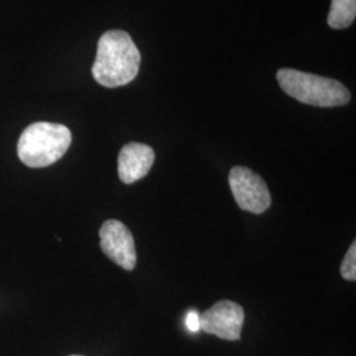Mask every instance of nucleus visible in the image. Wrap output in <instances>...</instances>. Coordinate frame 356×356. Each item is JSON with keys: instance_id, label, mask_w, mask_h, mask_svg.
Segmentation results:
<instances>
[{"instance_id": "obj_1", "label": "nucleus", "mask_w": 356, "mask_h": 356, "mask_svg": "<svg viewBox=\"0 0 356 356\" xmlns=\"http://www.w3.org/2000/svg\"><path fill=\"white\" fill-rule=\"evenodd\" d=\"M140 63V51L127 32L107 31L98 41L92 76L104 88L124 86L136 78Z\"/></svg>"}, {"instance_id": "obj_2", "label": "nucleus", "mask_w": 356, "mask_h": 356, "mask_svg": "<svg viewBox=\"0 0 356 356\" xmlns=\"http://www.w3.org/2000/svg\"><path fill=\"white\" fill-rule=\"evenodd\" d=\"M72 144L70 129L48 122H38L24 129L17 143V154L29 168H45L57 163Z\"/></svg>"}, {"instance_id": "obj_3", "label": "nucleus", "mask_w": 356, "mask_h": 356, "mask_svg": "<svg viewBox=\"0 0 356 356\" xmlns=\"http://www.w3.org/2000/svg\"><path fill=\"white\" fill-rule=\"evenodd\" d=\"M285 94L316 107H339L350 102L348 89L337 79L316 76L296 69H280L276 74Z\"/></svg>"}, {"instance_id": "obj_4", "label": "nucleus", "mask_w": 356, "mask_h": 356, "mask_svg": "<svg viewBox=\"0 0 356 356\" xmlns=\"http://www.w3.org/2000/svg\"><path fill=\"white\" fill-rule=\"evenodd\" d=\"M229 182L235 202L244 211L261 214L269 209L272 200L267 184L250 168L234 166Z\"/></svg>"}, {"instance_id": "obj_5", "label": "nucleus", "mask_w": 356, "mask_h": 356, "mask_svg": "<svg viewBox=\"0 0 356 356\" xmlns=\"http://www.w3.org/2000/svg\"><path fill=\"white\" fill-rule=\"evenodd\" d=\"M244 323V310L238 302L222 300L200 316V330L226 341H239Z\"/></svg>"}, {"instance_id": "obj_6", "label": "nucleus", "mask_w": 356, "mask_h": 356, "mask_svg": "<svg viewBox=\"0 0 356 356\" xmlns=\"http://www.w3.org/2000/svg\"><path fill=\"white\" fill-rule=\"evenodd\" d=\"M103 254L116 266L132 270L138 263L135 241L127 226L119 220H106L99 229Z\"/></svg>"}, {"instance_id": "obj_7", "label": "nucleus", "mask_w": 356, "mask_h": 356, "mask_svg": "<svg viewBox=\"0 0 356 356\" xmlns=\"http://www.w3.org/2000/svg\"><path fill=\"white\" fill-rule=\"evenodd\" d=\"M154 163V151L143 143H128L118 157V175L124 184L145 177Z\"/></svg>"}, {"instance_id": "obj_8", "label": "nucleus", "mask_w": 356, "mask_h": 356, "mask_svg": "<svg viewBox=\"0 0 356 356\" xmlns=\"http://www.w3.org/2000/svg\"><path fill=\"white\" fill-rule=\"evenodd\" d=\"M356 17V0H331L327 24L332 29H344L354 23Z\"/></svg>"}, {"instance_id": "obj_9", "label": "nucleus", "mask_w": 356, "mask_h": 356, "mask_svg": "<svg viewBox=\"0 0 356 356\" xmlns=\"http://www.w3.org/2000/svg\"><path fill=\"white\" fill-rule=\"evenodd\" d=\"M341 275L344 280H356V242L354 241L350 245L347 254L344 256L343 261L341 264Z\"/></svg>"}, {"instance_id": "obj_10", "label": "nucleus", "mask_w": 356, "mask_h": 356, "mask_svg": "<svg viewBox=\"0 0 356 356\" xmlns=\"http://www.w3.org/2000/svg\"><path fill=\"white\" fill-rule=\"evenodd\" d=\"M186 326L191 331L200 330V316L195 312H191L186 317Z\"/></svg>"}, {"instance_id": "obj_11", "label": "nucleus", "mask_w": 356, "mask_h": 356, "mask_svg": "<svg viewBox=\"0 0 356 356\" xmlns=\"http://www.w3.org/2000/svg\"><path fill=\"white\" fill-rule=\"evenodd\" d=\"M72 356H81V355H72Z\"/></svg>"}]
</instances>
